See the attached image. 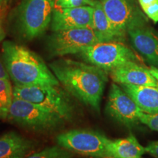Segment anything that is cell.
Here are the masks:
<instances>
[{"label": "cell", "instance_id": "cell-28", "mask_svg": "<svg viewBox=\"0 0 158 158\" xmlns=\"http://www.w3.org/2000/svg\"><path fill=\"white\" fill-rule=\"evenodd\" d=\"M98 158H112V157H98Z\"/></svg>", "mask_w": 158, "mask_h": 158}, {"label": "cell", "instance_id": "cell-25", "mask_svg": "<svg viewBox=\"0 0 158 158\" xmlns=\"http://www.w3.org/2000/svg\"><path fill=\"white\" fill-rule=\"evenodd\" d=\"M149 69L152 75V76L158 81V68L151 65V67H150Z\"/></svg>", "mask_w": 158, "mask_h": 158}, {"label": "cell", "instance_id": "cell-10", "mask_svg": "<svg viewBox=\"0 0 158 158\" xmlns=\"http://www.w3.org/2000/svg\"><path fill=\"white\" fill-rule=\"evenodd\" d=\"M106 111L110 118L127 127L139 124L142 110L124 91L115 83L110 88Z\"/></svg>", "mask_w": 158, "mask_h": 158}, {"label": "cell", "instance_id": "cell-20", "mask_svg": "<svg viewBox=\"0 0 158 158\" xmlns=\"http://www.w3.org/2000/svg\"><path fill=\"white\" fill-rule=\"evenodd\" d=\"M141 8L148 18L158 22V0H138Z\"/></svg>", "mask_w": 158, "mask_h": 158}, {"label": "cell", "instance_id": "cell-26", "mask_svg": "<svg viewBox=\"0 0 158 158\" xmlns=\"http://www.w3.org/2000/svg\"><path fill=\"white\" fill-rule=\"evenodd\" d=\"M5 31H4L2 24L1 17H0V42H2V41L3 40V39L5 38Z\"/></svg>", "mask_w": 158, "mask_h": 158}, {"label": "cell", "instance_id": "cell-6", "mask_svg": "<svg viewBox=\"0 0 158 158\" xmlns=\"http://www.w3.org/2000/svg\"><path fill=\"white\" fill-rule=\"evenodd\" d=\"M79 56L86 62L108 71L130 62H139V58L130 48L118 41L100 42L84 48Z\"/></svg>", "mask_w": 158, "mask_h": 158}, {"label": "cell", "instance_id": "cell-7", "mask_svg": "<svg viewBox=\"0 0 158 158\" xmlns=\"http://www.w3.org/2000/svg\"><path fill=\"white\" fill-rule=\"evenodd\" d=\"M56 143L73 153L94 158L110 157L108 146L110 139L92 130H71L56 136Z\"/></svg>", "mask_w": 158, "mask_h": 158}, {"label": "cell", "instance_id": "cell-14", "mask_svg": "<svg viewBox=\"0 0 158 158\" xmlns=\"http://www.w3.org/2000/svg\"><path fill=\"white\" fill-rule=\"evenodd\" d=\"M35 147L34 142L15 132L0 137V158H25Z\"/></svg>", "mask_w": 158, "mask_h": 158}, {"label": "cell", "instance_id": "cell-2", "mask_svg": "<svg viewBox=\"0 0 158 158\" xmlns=\"http://www.w3.org/2000/svg\"><path fill=\"white\" fill-rule=\"evenodd\" d=\"M2 56L10 78L16 86L59 85L43 59L23 45L4 41Z\"/></svg>", "mask_w": 158, "mask_h": 158}, {"label": "cell", "instance_id": "cell-17", "mask_svg": "<svg viewBox=\"0 0 158 158\" xmlns=\"http://www.w3.org/2000/svg\"><path fill=\"white\" fill-rule=\"evenodd\" d=\"M108 149L112 158H141L146 152L145 147L139 143L133 134L127 138L110 140Z\"/></svg>", "mask_w": 158, "mask_h": 158}, {"label": "cell", "instance_id": "cell-9", "mask_svg": "<svg viewBox=\"0 0 158 158\" xmlns=\"http://www.w3.org/2000/svg\"><path fill=\"white\" fill-rule=\"evenodd\" d=\"M100 43L92 28H78L54 31L47 40L52 56L78 54L84 48Z\"/></svg>", "mask_w": 158, "mask_h": 158}, {"label": "cell", "instance_id": "cell-21", "mask_svg": "<svg viewBox=\"0 0 158 158\" xmlns=\"http://www.w3.org/2000/svg\"><path fill=\"white\" fill-rule=\"evenodd\" d=\"M94 0H55V7L70 8V7L93 6Z\"/></svg>", "mask_w": 158, "mask_h": 158}, {"label": "cell", "instance_id": "cell-18", "mask_svg": "<svg viewBox=\"0 0 158 158\" xmlns=\"http://www.w3.org/2000/svg\"><path fill=\"white\" fill-rule=\"evenodd\" d=\"M13 99V87L9 78H0V118H7Z\"/></svg>", "mask_w": 158, "mask_h": 158}, {"label": "cell", "instance_id": "cell-1", "mask_svg": "<svg viewBox=\"0 0 158 158\" xmlns=\"http://www.w3.org/2000/svg\"><path fill=\"white\" fill-rule=\"evenodd\" d=\"M49 68L69 94L100 112L102 93L108 81L106 70L71 59L54 61Z\"/></svg>", "mask_w": 158, "mask_h": 158}, {"label": "cell", "instance_id": "cell-15", "mask_svg": "<svg viewBox=\"0 0 158 158\" xmlns=\"http://www.w3.org/2000/svg\"><path fill=\"white\" fill-rule=\"evenodd\" d=\"M119 85L142 111L149 114H158V87L131 84Z\"/></svg>", "mask_w": 158, "mask_h": 158}, {"label": "cell", "instance_id": "cell-8", "mask_svg": "<svg viewBox=\"0 0 158 158\" xmlns=\"http://www.w3.org/2000/svg\"><path fill=\"white\" fill-rule=\"evenodd\" d=\"M114 28L124 40L131 29L147 25L145 13L138 0H100Z\"/></svg>", "mask_w": 158, "mask_h": 158}, {"label": "cell", "instance_id": "cell-27", "mask_svg": "<svg viewBox=\"0 0 158 158\" xmlns=\"http://www.w3.org/2000/svg\"><path fill=\"white\" fill-rule=\"evenodd\" d=\"M8 0H0V10H3L7 5Z\"/></svg>", "mask_w": 158, "mask_h": 158}, {"label": "cell", "instance_id": "cell-24", "mask_svg": "<svg viewBox=\"0 0 158 158\" xmlns=\"http://www.w3.org/2000/svg\"><path fill=\"white\" fill-rule=\"evenodd\" d=\"M9 75L7 73L2 59V56L0 55V78H9Z\"/></svg>", "mask_w": 158, "mask_h": 158}, {"label": "cell", "instance_id": "cell-5", "mask_svg": "<svg viewBox=\"0 0 158 158\" xmlns=\"http://www.w3.org/2000/svg\"><path fill=\"white\" fill-rule=\"evenodd\" d=\"M55 0H23L18 11V25L21 35L33 40L42 35L50 25Z\"/></svg>", "mask_w": 158, "mask_h": 158}, {"label": "cell", "instance_id": "cell-11", "mask_svg": "<svg viewBox=\"0 0 158 158\" xmlns=\"http://www.w3.org/2000/svg\"><path fill=\"white\" fill-rule=\"evenodd\" d=\"M93 20V7L59 8L53 10L51 29L53 31L78 28H92Z\"/></svg>", "mask_w": 158, "mask_h": 158}, {"label": "cell", "instance_id": "cell-19", "mask_svg": "<svg viewBox=\"0 0 158 158\" xmlns=\"http://www.w3.org/2000/svg\"><path fill=\"white\" fill-rule=\"evenodd\" d=\"M73 153L60 146L47 147L42 151L33 153L25 158H72Z\"/></svg>", "mask_w": 158, "mask_h": 158}, {"label": "cell", "instance_id": "cell-16", "mask_svg": "<svg viewBox=\"0 0 158 158\" xmlns=\"http://www.w3.org/2000/svg\"><path fill=\"white\" fill-rule=\"evenodd\" d=\"M93 20L92 27L94 34L100 42L122 41L121 36L114 28L100 0H94L93 6Z\"/></svg>", "mask_w": 158, "mask_h": 158}, {"label": "cell", "instance_id": "cell-23", "mask_svg": "<svg viewBox=\"0 0 158 158\" xmlns=\"http://www.w3.org/2000/svg\"><path fill=\"white\" fill-rule=\"evenodd\" d=\"M146 152L150 154L152 156L158 158V141L151 142L145 147Z\"/></svg>", "mask_w": 158, "mask_h": 158}, {"label": "cell", "instance_id": "cell-22", "mask_svg": "<svg viewBox=\"0 0 158 158\" xmlns=\"http://www.w3.org/2000/svg\"><path fill=\"white\" fill-rule=\"evenodd\" d=\"M140 121L151 130L158 132V114H149L142 111L140 114Z\"/></svg>", "mask_w": 158, "mask_h": 158}, {"label": "cell", "instance_id": "cell-3", "mask_svg": "<svg viewBox=\"0 0 158 158\" xmlns=\"http://www.w3.org/2000/svg\"><path fill=\"white\" fill-rule=\"evenodd\" d=\"M69 94L59 86L15 85L13 86V98L36 105L67 121L72 119L74 114V105Z\"/></svg>", "mask_w": 158, "mask_h": 158}, {"label": "cell", "instance_id": "cell-12", "mask_svg": "<svg viewBox=\"0 0 158 158\" xmlns=\"http://www.w3.org/2000/svg\"><path fill=\"white\" fill-rule=\"evenodd\" d=\"M110 73L112 80L116 84L158 87V81L152 75L149 69L139 62H127Z\"/></svg>", "mask_w": 158, "mask_h": 158}, {"label": "cell", "instance_id": "cell-4", "mask_svg": "<svg viewBox=\"0 0 158 158\" xmlns=\"http://www.w3.org/2000/svg\"><path fill=\"white\" fill-rule=\"evenodd\" d=\"M7 118L21 127L39 133L56 130L64 121L56 114L15 98L13 99Z\"/></svg>", "mask_w": 158, "mask_h": 158}, {"label": "cell", "instance_id": "cell-13", "mask_svg": "<svg viewBox=\"0 0 158 158\" xmlns=\"http://www.w3.org/2000/svg\"><path fill=\"white\" fill-rule=\"evenodd\" d=\"M132 45L152 66L158 68V34L147 26L127 32Z\"/></svg>", "mask_w": 158, "mask_h": 158}]
</instances>
